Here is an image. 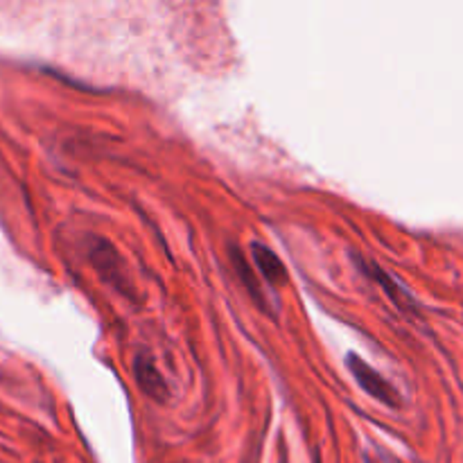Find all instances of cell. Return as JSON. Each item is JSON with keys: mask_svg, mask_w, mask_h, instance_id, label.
Returning a JSON list of instances; mask_svg holds the SVG:
<instances>
[{"mask_svg": "<svg viewBox=\"0 0 463 463\" xmlns=\"http://www.w3.org/2000/svg\"><path fill=\"white\" fill-rule=\"evenodd\" d=\"M348 369H351V373L355 375L357 384H360V387L364 389L369 396H373L375 401L384 402V405H389V407H396L398 402H401L398 401L396 389H393L392 384H389L387 380L378 373V371L371 369V366L366 364L362 357L348 355Z\"/></svg>", "mask_w": 463, "mask_h": 463, "instance_id": "1", "label": "cell"}, {"mask_svg": "<svg viewBox=\"0 0 463 463\" xmlns=\"http://www.w3.org/2000/svg\"><path fill=\"white\" fill-rule=\"evenodd\" d=\"M95 247L90 249V258H93V265L99 274L104 276V280L111 285H116L120 292H125V280H122V262L118 258L116 249L111 247L104 240H93Z\"/></svg>", "mask_w": 463, "mask_h": 463, "instance_id": "2", "label": "cell"}, {"mask_svg": "<svg viewBox=\"0 0 463 463\" xmlns=\"http://www.w3.org/2000/svg\"><path fill=\"white\" fill-rule=\"evenodd\" d=\"M134 373H136V380H138V387L143 389L145 393H147L149 398H154V401H167V384L165 380H163L161 371L154 366L152 357L149 355H136V362H134Z\"/></svg>", "mask_w": 463, "mask_h": 463, "instance_id": "3", "label": "cell"}, {"mask_svg": "<svg viewBox=\"0 0 463 463\" xmlns=\"http://www.w3.org/2000/svg\"><path fill=\"white\" fill-rule=\"evenodd\" d=\"M251 258L256 262V267L260 269V274L269 280L271 285H285L288 283V271H285L280 258L271 251L269 247H265L262 242L251 244Z\"/></svg>", "mask_w": 463, "mask_h": 463, "instance_id": "4", "label": "cell"}, {"mask_svg": "<svg viewBox=\"0 0 463 463\" xmlns=\"http://www.w3.org/2000/svg\"><path fill=\"white\" fill-rule=\"evenodd\" d=\"M231 258H233V260H235V265H238V269H240V276H242V279H244V283H247L249 292H253V297L258 298V283H256V279H253V276H249V269H247V265H244V260H242V256H240V251H238V249H235V251L231 253Z\"/></svg>", "mask_w": 463, "mask_h": 463, "instance_id": "5", "label": "cell"}, {"mask_svg": "<svg viewBox=\"0 0 463 463\" xmlns=\"http://www.w3.org/2000/svg\"><path fill=\"white\" fill-rule=\"evenodd\" d=\"M373 276H375V280H384V276H383V269H373ZM384 285H387V283H384ZM387 292L392 294V298H393V301H396V294H393L392 285H387Z\"/></svg>", "mask_w": 463, "mask_h": 463, "instance_id": "6", "label": "cell"}]
</instances>
